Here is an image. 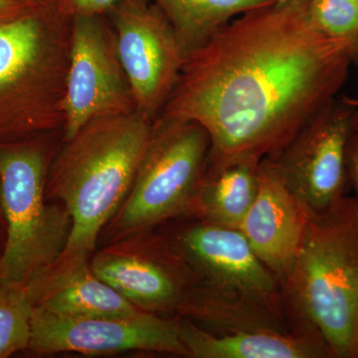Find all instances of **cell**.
Wrapping results in <instances>:
<instances>
[{"instance_id":"11","label":"cell","mask_w":358,"mask_h":358,"mask_svg":"<svg viewBox=\"0 0 358 358\" xmlns=\"http://www.w3.org/2000/svg\"><path fill=\"white\" fill-rule=\"evenodd\" d=\"M109 13L136 110L155 121L178 84L185 51L150 0H121Z\"/></svg>"},{"instance_id":"7","label":"cell","mask_w":358,"mask_h":358,"mask_svg":"<svg viewBox=\"0 0 358 358\" xmlns=\"http://www.w3.org/2000/svg\"><path fill=\"white\" fill-rule=\"evenodd\" d=\"M210 150L209 134L199 124L159 115L128 194L101 232L98 248L192 217Z\"/></svg>"},{"instance_id":"12","label":"cell","mask_w":358,"mask_h":358,"mask_svg":"<svg viewBox=\"0 0 358 358\" xmlns=\"http://www.w3.org/2000/svg\"><path fill=\"white\" fill-rule=\"evenodd\" d=\"M28 350L38 355L145 350L188 357L179 317L167 319L145 312L124 317H67L33 307Z\"/></svg>"},{"instance_id":"5","label":"cell","mask_w":358,"mask_h":358,"mask_svg":"<svg viewBox=\"0 0 358 358\" xmlns=\"http://www.w3.org/2000/svg\"><path fill=\"white\" fill-rule=\"evenodd\" d=\"M70 36L55 6L0 24V141L63 131Z\"/></svg>"},{"instance_id":"4","label":"cell","mask_w":358,"mask_h":358,"mask_svg":"<svg viewBox=\"0 0 358 358\" xmlns=\"http://www.w3.org/2000/svg\"><path fill=\"white\" fill-rule=\"evenodd\" d=\"M282 287L296 317L319 329L334 357L358 358L355 197L345 195L324 213L307 211L303 243Z\"/></svg>"},{"instance_id":"16","label":"cell","mask_w":358,"mask_h":358,"mask_svg":"<svg viewBox=\"0 0 358 358\" xmlns=\"http://www.w3.org/2000/svg\"><path fill=\"white\" fill-rule=\"evenodd\" d=\"M261 160L243 157L208 166L192 217L239 230L258 192Z\"/></svg>"},{"instance_id":"21","label":"cell","mask_w":358,"mask_h":358,"mask_svg":"<svg viewBox=\"0 0 358 358\" xmlns=\"http://www.w3.org/2000/svg\"><path fill=\"white\" fill-rule=\"evenodd\" d=\"M350 185L355 189V199L358 201V131H355L348 143V155H346Z\"/></svg>"},{"instance_id":"1","label":"cell","mask_w":358,"mask_h":358,"mask_svg":"<svg viewBox=\"0 0 358 358\" xmlns=\"http://www.w3.org/2000/svg\"><path fill=\"white\" fill-rule=\"evenodd\" d=\"M353 46L313 27L308 0H275L234 18L187 54L160 115L208 133L209 166L275 157L336 100Z\"/></svg>"},{"instance_id":"22","label":"cell","mask_w":358,"mask_h":358,"mask_svg":"<svg viewBox=\"0 0 358 358\" xmlns=\"http://www.w3.org/2000/svg\"><path fill=\"white\" fill-rule=\"evenodd\" d=\"M34 9L18 0H0V24L16 20Z\"/></svg>"},{"instance_id":"10","label":"cell","mask_w":358,"mask_h":358,"mask_svg":"<svg viewBox=\"0 0 358 358\" xmlns=\"http://www.w3.org/2000/svg\"><path fill=\"white\" fill-rule=\"evenodd\" d=\"M353 108L331 101L270 157L301 206L320 214L343 199L350 185L346 155L355 133Z\"/></svg>"},{"instance_id":"8","label":"cell","mask_w":358,"mask_h":358,"mask_svg":"<svg viewBox=\"0 0 358 358\" xmlns=\"http://www.w3.org/2000/svg\"><path fill=\"white\" fill-rule=\"evenodd\" d=\"M90 266L138 310L167 319L179 317L195 284L192 271L159 228L99 247Z\"/></svg>"},{"instance_id":"19","label":"cell","mask_w":358,"mask_h":358,"mask_svg":"<svg viewBox=\"0 0 358 358\" xmlns=\"http://www.w3.org/2000/svg\"><path fill=\"white\" fill-rule=\"evenodd\" d=\"M308 18L317 31L355 44L358 0H308Z\"/></svg>"},{"instance_id":"24","label":"cell","mask_w":358,"mask_h":358,"mask_svg":"<svg viewBox=\"0 0 358 358\" xmlns=\"http://www.w3.org/2000/svg\"><path fill=\"white\" fill-rule=\"evenodd\" d=\"M27 4L32 8H43V7L53 6L54 0H18Z\"/></svg>"},{"instance_id":"6","label":"cell","mask_w":358,"mask_h":358,"mask_svg":"<svg viewBox=\"0 0 358 358\" xmlns=\"http://www.w3.org/2000/svg\"><path fill=\"white\" fill-rule=\"evenodd\" d=\"M58 133L0 147V203L6 231L0 280L26 286L60 258L69 242V212L46 196L49 167L60 145Z\"/></svg>"},{"instance_id":"20","label":"cell","mask_w":358,"mask_h":358,"mask_svg":"<svg viewBox=\"0 0 358 358\" xmlns=\"http://www.w3.org/2000/svg\"><path fill=\"white\" fill-rule=\"evenodd\" d=\"M121 0H54L59 14L72 20L83 16L109 13Z\"/></svg>"},{"instance_id":"15","label":"cell","mask_w":358,"mask_h":358,"mask_svg":"<svg viewBox=\"0 0 358 358\" xmlns=\"http://www.w3.org/2000/svg\"><path fill=\"white\" fill-rule=\"evenodd\" d=\"M33 307L67 317H124L141 313L93 272L90 262L26 285Z\"/></svg>"},{"instance_id":"14","label":"cell","mask_w":358,"mask_h":358,"mask_svg":"<svg viewBox=\"0 0 358 358\" xmlns=\"http://www.w3.org/2000/svg\"><path fill=\"white\" fill-rule=\"evenodd\" d=\"M179 331L188 357L333 358L317 327L305 324L291 331H234L214 333L179 317Z\"/></svg>"},{"instance_id":"3","label":"cell","mask_w":358,"mask_h":358,"mask_svg":"<svg viewBox=\"0 0 358 358\" xmlns=\"http://www.w3.org/2000/svg\"><path fill=\"white\" fill-rule=\"evenodd\" d=\"M154 122L136 110L92 120L62 138L49 167L46 196L67 208L72 232L62 255L37 279L90 262L101 232L128 194Z\"/></svg>"},{"instance_id":"13","label":"cell","mask_w":358,"mask_h":358,"mask_svg":"<svg viewBox=\"0 0 358 358\" xmlns=\"http://www.w3.org/2000/svg\"><path fill=\"white\" fill-rule=\"evenodd\" d=\"M306 224L307 211L285 182L274 159L264 157L255 200L239 230L282 284L300 251Z\"/></svg>"},{"instance_id":"25","label":"cell","mask_w":358,"mask_h":358,"mask_svg":"<svg viewBox=\"0 0 358 358\" xmlns=\"http://www.w3.org/2000/svg\"><path fill=\"white\" fill-rule=\"evenodd\" d=\"M352 65H355L358 68V40L353 46Z\"/></svg>"},{"instance_id":"9","label":"cell","mask_w":358,"mask_h":358,"mask_svg":"<svg viewBox=\"0 0 358 358\" xmlns=\"http://www.w3.org/2000/svg\"><path fill=\"white\" fill-rule=\"evenodd\" d=\"M103 16L71 20L63 140L92 120L136 112L114 29Z\"/></svg>"},{"instance_id":"26","label":"cell","mask_w":358,"mask_h":358,"mask_svg":"<svg viewBox=\"0 0 358 358\" xmlns=\"http://www.w3.org/2000/svg\"><path fill=\"white\" fill-rule=\"evenodd\" d=\"M278 1H284V0H278Z\"/></svg>"},{"instance_id":"23","label":"cell","mask_w":358,"mask_h":358,"mask_svg":"<svg viewBox=\"0 0 358 358\" xmlns=\"http://www.w3.org/2000/svg\"><path fill=\"white\" fill-rule=\"evenodd\" d=\"M343 102L353 108V124H355V131H358V98H352V96H345L343 99Z\"/></svg>"},{"instance_id":"17","label":"cell","mask_w":358,"mask_h":358,"mask_svg":"<svg viewBox=\"0 0 358 358\" xmlns=\"http://www.w3.org/2000/svg\"><path fill=\"white\" fill-rule=\"evenodd\" d=\"M164 14L185 51L206 43L230 21L275 0H150Z\"/></svg>"},{"instance_id":"18","label":"cell","mask_w":358,"mask_h":358,"mask_svg":"<svg viewBox=\"0 0 358 358\" xmlns=\"http://www.w3.org/2000/svg\"><path fill=\"white\" fill-rule=\"evenodd\" d=\"M32 313L25 285L0 280V358L28 350Z\"/></svg>"},{"instance_id":"2","label":"cell","mask_w":358,"mask_h":358,"mask_svg":"<svg viewBox=\"0 0 358 358\" xmlns=\"http://www.w3.org/2000/svg\"><path fill=\"white\" fill-rule=\"evenodd\" d=\"M159 227L194 275L179 317L214 333L291 331L306 324L289 305L279 278L241 231L193 217Z\"/></svg>"}]
</instances>
